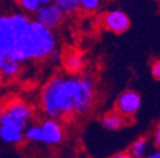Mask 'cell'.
Returning <instances> with one entry per match:
<instances>
[{"label": "cell", "instance_id": "1", "mask_svg": "<svg viewBox=\"0 0 160 158\" xmlns=\"http://www.w3.org/2000/svg\"><path fill=\"white\" fill-rule=\"evenodd\" d=\"M52 30L22 13L0 15V73L13 77L27 61H40L57 53Z\"/></svg>", "mask_w": 160, "mask_h": 158}, {"label": "cell", "instance_id": "2", "mask_svg": "<svg viewBox=\"0 0 160 158\" xmlns=\"http://www.w3.org/2000/svg\"><path fill=\"white\" fill-rule=\"evenodd\" d=\"M79 75H57L41 92V106L48 118L68 119L75 115L76 90Z\"/></svg>", "mask_w": 160, "mask_h": 158}, {"label": "cell", "instance_id": "3", "mask_svg": "<svg viewBox=\"0 0 160 158\" xmlns=\"http://www.w3.org/2000/svg\"><path fill=\"white\" fill-rule=\"evenodd\" d=\"M95 103V82L90 75H79L76 90L75 114L85 115L89 113Z\"/></svg>", "mask_w": 160, "mask_h": 158}, {"label": "cell", "instance_id": "4", "mask_svg": "<svg viewBox=\"0 0 160 158\" xmlns=\"http://www.w3.org/2000/svg\"><path fill=\"white\" fill-rule=\"evenodd\" d=\"M140 105H141L140 94L132 90H128L118 96L115 103V111L120 113L130 122H132L133 116L139 111Z\"/></svg>", "mask_w": 160, "mask_h": 158}, {"label": "cell", "instance_id": "5", "mask_svg": "<svg viewBox=\"0 0 160 158\" xmlns=\"http://www.w3.org/2000/svg\"><path fill=\"white\" fill-rule=\"evenodd\" d=\"M102 26L111 32L120 35L129 29L130 19L127 13L121 10H112L103 15Z\"/></svg>", "mask_w": 160, "mask_h": 158}, {"label": "cell", "instance_id": "6", "mask_svg": "<svg viewBox=\"0 0 160 158\" xmlns=\"http://www.w3.org/2000/svg\"><path fill=\"white\" fill-rule=\"evenodd\" d=\"M41 128L43 133V144L58 145L63 141L65 131L58 119L46 118L41 123Z\"/></svg>", "mask_w": 160, "mask_h": 158}, {"label": "cell", "instance_id": "7", "mask_svg": "<svg viewBox=\"0 0 160 158\" xmlns=\"http://www.w3.org/2000/svg\"><path fill=\"white\" fill-rule=\"evenodd\" d=\"M63 18V13L57 8L55 3L47 6H41L36 12V20L38 22L42 23L47 28L52 30L61 23Z\"/></svg>", "mask_w": 160, "mask_h": 158}, {"label": "cell", "instance_id": "8", "mask_svg": "<svg viewBox=\"0 0 160 158\" xmlns=\"http://www.w3.org/2000/svg\"><path fill=\"white\" fill-rule=\"evenodd\" d=\"M61 61H62L63 67H66L70 74H77L78 72L82 70L85 61H83L82 55L80 54L77 50L70 49L66 51L61 55Z\"/></svg>", "mask_w": 160, "mask_h": 158}, {"label": "cell", "instance_id": "9", "mask_svg": "<svg viewBox=\"0 0 160 158\" xmlns=\"http://www.w3.org/2000/svg\"><path fill=\"white\" fill-rule=\"evenodd\" d=\"M130 121L127 119L125 116H122L120 113L117 111H111L108 113L103 114V116L101 117V125L105 127L106 129L111 132H117L125 127L127 124H129Z\"/></svg>", "mask_w": 160, "mask_h": 158}, {"label": "cell", "instance_id": "10", "mask_svg": "<svg viewBox=\"0 0 160 158\" xmlns=\"http://www.w3.org/2000/svg\"><path fill=\"white\" fill-rule=\"evenodd\" d=\"M3 111L7 112V113L12 114L16 116L20 117V118H23L26 121H29L32 116V109L29 105H27L26 103L21 101H12L9 102V103L3 107Z\"/></svg>", "mask_w": 160, "mask_h": 158}, {"label": "cell", "instance_id": "11", "mask_svg": "<svg viewBox=\"0 0 160 158\" xmlns=\"http://www.w3.org/2000/svg\"><path fill=\"white\" fill-rule=\"evenodd\" d=\"M150 145L151 141L147 136H141L133 142L129 147V153L135 158H147L150 151Z\"/></svg>", "mask_w": 160, "mask_h": 158}, {"label": "cell", "instance_id": "12", "mask_svg": "<svg viewBox=\"0 0 160 158\" xmlns=\"http://www.w3.org/2000/svg\"><path fill=\"white\" fill-rule=\"evenodd\" d=\"M0 139L6 144L18 145L23 142L25 134L23 132H20L10 126L0 125Z\"/></svg>", "mask_w": 160, "mask_h": 158}, {"label": "cell", "instance_id": "13", "mask_svg": "<svg viewBox=\"0 0 160 158\" xmlns=\"http://www.w3.org/2000/svg\"><path fill=\"white\" fill-rule=\"evenodd\" d=\"M0 125L10 126V127H13L20 132H25L28 127V121L3 111L0 114Z\"/></svg>", "mask_w": 160, "mask_h": 158}, {"label": "cell", "instance_id": "14", "mask_svg": "<svg viewBox=\"0 0 160 158\" xmlns=\"http://www.w3.org/2000/svg\"><path fill=\"white\" fill-rule=\"evenodd\" d=\"M25 138L29 142L35 143H43V133L41 125H30L23 132Z\"/></svg>", "mask_w": 160, "mask_h": 158}, {"label": "cell", "instance_id": "15", "mask_svg": "<svg viewBox=\"0 0 160 158\" xmlns=\"http://www.w3.org/2000/svg\"><path fill=\"white\" fill-rule=\"evenodd\" d=\"M55 5L63 15H68L80 8V0H56Z\"/></svg>", "mask_w": 160, "mask_h": 158}, {"label": "cell", "instance_id": "16", "mask_svg": "<svg viewBox=\"0 0 160 158\" xmlns=\"http://www.w3.org/2000/svg\"><path fill=\"white\" fill-rule=\"evenodd\" d=\"M18 2L26 12L29 13H36L41 7L39 0H18Z\"/></svg>", "mask_w": 160, "mask_h": 158}, {"label": "cell", "instance_id": "17", "mask_svg": "<svg viewBox=\"0 0 160 158\" xmlns=\"http://www.w3.org/2000/svg\"><path fill=\"white\" fill-rule=\"evenodd\" d=\"M101 0H80V8L86 11H95L99 8Z\"/></svg>", "mask_w": 160, "mask_h": 158}, {"label": "cell", "instance_id": "18", "mask_svg": "<svg viewBox=\"0 0 160 158\" xmlns=\"http://www.w3.org/2000/svg\"><path fill=\"white\" fill-rule=\"evenodd\" d=\"M151 74L157 81H160V60H155L151 63Z\"/></svg>", "mask_w": 160, "mask_h": 158}, {"label": "cell", "instance_id": "19", "mask_svg": "<svg viewBox=\"0 0 160 158\" xmlns=\"http://www.w3.org/2000/svg\"><path fill=\"white\" fill-rule=\"evenodd\" d=\"M153 146L156 149H160V121L158 122L157 126H156L155 133H153V139H152Z\"/></svg>", "mask_w": 160, "mask_h": 158}, {"label": "cell", "instance_id": "20", "mask_svg": "<svg viewBox=\"0 0 160 158\" xmlns=\"http://www.w3.org/2000/svg\"><path fill=\"white\" fill-rule=\"evenodd\" d=\"M109 158H135L129 151H123V153H118L115 154V155L110 156Z\"/></svg>", "mask_w": 160, "mask_h": 158}, {"label": "cell", "instance_id": "21", "mask_svg": "<svg viewBox=\"0 0 160 158\" xmlns=\"http://www.w3.org/2000/svg\"><path fill=\"white\" fill-rule=\"evenodd\" d=\"M147 158H160V149H156V151H151Z\"/></svg>", "mask_w": 160, "mask_h": 158}, {"label": "cell", "instance_id": "22", "mask_svg": "<svg viewBox=\"0 0 160 158\" xmlns=\"http://www.w3.org/2000/svg\"><path fill=\"white\" fill-rule=\"evenodd\" d=\"M39 2L41 6H47V5H52L56 2V0H39Z\"/></svg>", "mask_w": 160, "mask_h": 158}]
</instances>
